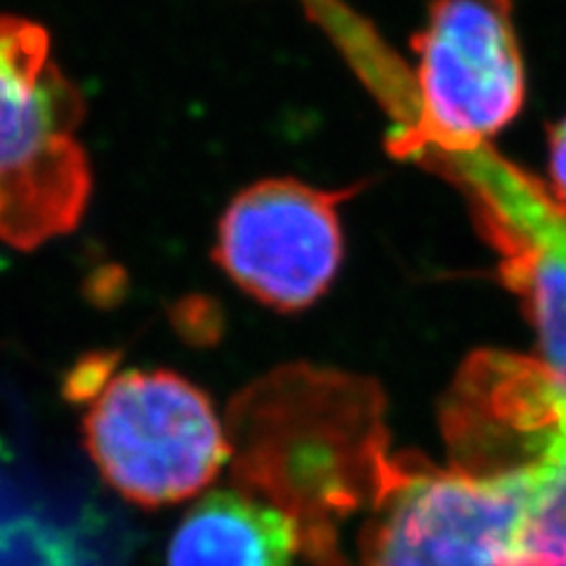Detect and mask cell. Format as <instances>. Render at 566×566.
I'll return each instance as SVG.
<instances>
[{
  "instance_id": "cell-1",
  "label": "cell",
  "mask_w": 566,
  "mask_h": 566,
  "mask_svg": "<svg viewBox=\"0 0 566 566\" xmlns=\"http://www.w3.org/2000/svg\"><path fill=\"white\" fill-rule=\"evenodd\" d=\"M232 439L243 493L286 512L312 566H340L338 526L374 503L392 460L376 385L283 368L237 399Z\"/></svg>"
},
{
  "instance_id": "cell-2",
  "label": "cell",
  "mask_w": 566,
  "mask_h": 566,
  "mask_svg": "<svg viewBox=\"0 0 566 566\" xmlns=\"http://www.w3.org/2000/svg\"><path fill=\"white\" fill-rule=\"evenodd\" d=\"M441 422L453 465L524 480L507 566H566V389L543 364L476 354L460 370Z\"/></svg>"
},
{
  "instance_id": "cell-3",
  "label": "cell",
  "mask_w": 566,
  "mask_h": 566,
  "mask_svg": "<svg viewBox=\"0 0 566 566\" xmlns=\"http://www.w3.org/2000/svg\"><path fill=\"white\" fill-rule=\"evenodd\" d=\"M78 87L50 57V35L0 17V239L33 248L74 229L91 197V164L76 137Z\"/></svg>"
},
{
  "instance_id": "cell-4",
  "label": "cell",
  "mask_w": 566,
  "mask_h": 566,
  "mask_svg": "<svg viewBox=\"0 0 566 566\" xmlns=\"http://www.w3.org/2000/svg\"><path fill=\"white\" fill-rule=\"evenodd\" d=\"M95 465L118 493L139 505L185 501L206 489L232 447L199 387L170 370H120L91 359L71 376Z\"/></svg>"
},
{
  "instance_id": "cell-5",
  "label": "cell",
  "mask_w": 566,
  "mask_h": 566,
  "mask_svg": "<svg viewBox=\"0 0 566 566\" xmlns=\"http://www.w3.org/2000/svg\"><path fill=\"white\" fill-rule=\"evenodd\" d=\"M411 45L420 118L392 142L397 156L474 151L522 112L526 81L510 0H432Z\"/></svg>"
},
{
  "instance_id": "cell-6",
  "label": "cell",
  "mask_w": 566,
  "mask_h": 566,
  "mask_svg": "<svg viewBox=\"0 0 566 566\" xmlns=\"http://www.w3.org/2000/svg\"><path fill=\"white\" fill-rule=\"evenodd\" d=\"M524 515V480L432 468L392 455L361 536L364 566H507Z\"/></svg>"
},
{
  "instance_id": "cell-7",
  "label": "cell",
  "mask_w": 566,
  "mask_h": 566,
  "mask_svg": "<svg viewBox=\"0 0 566 566\" xmlns=\"http://www.w3.org/2000/svg\"><path fill=\"white\" fill-rule=\"evenodd\" d=\"M354 191H324L297 180L248 187L222 216L216 260L260 303L283 312L305 310L338 274V206Z\"/></svg>"
},
{
  "instance_id": "cell-8",
  "label": "cell",
  "mask_w": 566,
  "mask_h": 566,
  "mask_svg": "<svg viewBox=\"0 0 566 566\" xmlns=\"http://www.w3.org/2000/svg\"><path fill=\"white\" fill-rule=\"evenodd\" d=\"M432 158L470 193L507 283L534 318L543 366L566 389V206L486 145Z\"/></svg>"
},
{
  "instance_id": "cell-9",
  "label": "cell",
  "mask_w": 566,
  "mask_h": 566,
  "mask_svg": "<svg viewBox=\"0 0 566 566\" xmlns=\"http://www.w3.org/2000/svg\"><path fill=\"white\" fill-rule=\"evenodd\" d=\"M297 524L251 493L206 495L177 526L168 566H293Z\"/></svg>"
},
{
  "instance_id": "cell-10",
  "label": "cell",
  "mask_w": 566,
  "mask_h": 566,
  "mask_svg": "<svg viewBox=\"0 0 566 566\" xmlns=\"http://www.w3.org/2000/svg\"><path fill=\"white\" fill-rule=\"evenodd\" d=\"M551 175L559 199L566 206V116L557 123L551 135Z\"/></svg>"
}]
</instances>
